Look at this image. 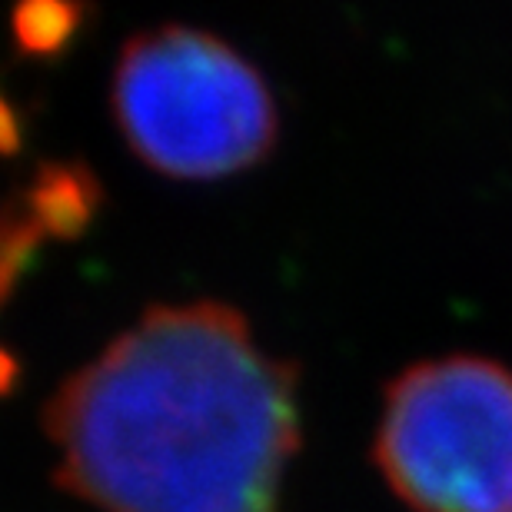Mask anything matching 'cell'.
<instances>
[{
	"label": "cell",
	"mask_w": 512,
	"mask_h": 512,
	"mask_svg": "<svg viewBox=\"0 0 512 512\" xmlns=\"http://www.w3.org/2000/svg\"><path fill=\"white\" fill-rule=\"evenodd\" d=\"M97 180L84 167H44L24 193V210H7L4 286L10 290L20 266L40 237H77L97 210Z\"/></svg>",
	"instance_id": "obj_4"
},
{
	"label": "cell",
	"mask_w": 512,
	"mask_h": 512,
	"mask_svg": "<svg viewBox=\"0 0 512 512\" xmlns=\"http://www.w3.org/2000/svg\"><path fill=\"white\" fill-rule=\"evenodd\" d=\"M110 100L130 150L177 180L247 170L280 133L260 70L220 37L193 27H160L127 40Z\"/></svg>",
	"instance_id": "obj_2"
},
{
	"label": "cell",
	"mask_w": 512,
	"mask_h": 512,
	"mask_svg": "<svg viewBox=\"0 0 512 512\" xmlns=\"http://www.w3.org/2000/svg\"><path fill=\"white\" fill-rule=\"evenodd\" d=\"M80 7L70 4H20L14 10V37L24 54L50 57L67 47L77 34Z\"/></svg>",
	"instance_id": "obj_5"
},
{
	"label": "cell",
	"mask_w": 512,
	"mask_h": 512,
	"mask_svg": "<svg viewBox=\"0 0 512 512\" xmlns=\"http://www.w3.org/2000/svg\"><path fill=\"white\" fill-rule=\"evenodd\" d=\"M57 486L104 512H280L296 373L223 303L153 306L50 396Z\"/></svg>",
	"instance_id": "obj_1"
},
{
	"label": "cell",
	"mask_w": 512,
	"mask_h": 512,
	"mask_svg": "<svg viewBox=\"0 0 512 512\" xmlns=\"http://www.w3.org/2000/svg\"><path fill=\"white\" fill-rule=\"evenodd\" d=\"M376 466L413 512H512V370L483 356L409 366L386 389Z\"/></svg>",
	"instance_id": "obj_3"
}]
</instances>
